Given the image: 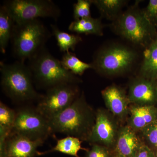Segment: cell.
<instances>
[{"label":"cell","mask_w":157,"mask_h":157,"mask_svg":"<svg viewBox=\"0 0 157 157\" xmlns=\"http://www.w3.org/2000/svg\"><path fill=\"white\" fill-rule=\"evenodd\" d=\"M156 157H157V152L156 153Z\"/></svg>","instance_id":"f546056e"},{"label":"cell","mask_w":157,"mask_h":157,"mask_svg":"<svg viewBox=\"0 0 157 157\" xmlns=\"http://www.w3.org/2000/svg\"><path fill=\"white\" fill-rule=\"evenodd\" d=\"M60 61L62 66L65 69L76 76H81L86 70L92 69L91 63H87L82 61L76 56L75 54L70 51L64 54Z\"/></svg>","instance_id":"7402d4cb"},{"label":"cell","mask_w":157,"mask_h":157,"mask_svg":"<svg viewBox=\"0 0 157 157\" xmlns=\"http://www.w3.org/2000/svg\"><path fill=\"white\" fill-rule=\"evenodd\" d=\"M106 147L100 144H93L90 149L87 151L85 157H112Z\"/></svg>","instance_id":"4316f807"},{"label":"cell","mask_w":157,"mask_h":157,"mask_svg":"<svg viewBox=\"0 0 157 157\" xmlns=\"http://www.w3.org/2000/svg\"><path fill=\"white\" fill-rule=\"evenodd\" d=\"M130 103L136 105H154L157 103V81L141 77L130 85Z\"/></svg>","instance_id":"7c38bea8"},{"label":"cell","mask_w":157,"mask_h":157,"mask_svg":"<svg viewBox=\"0 0 157 157\" xmlns=\"http://www.w3.org/2000/svg\"><path fill=\"white\" fill-rule=\"evenodd\" d=\"M95 120L96 114L82 94L69 107L48 121L52 133H62L87 140Z\"/></svg>","instance_id":"6da1fadb"},{"label":"cell","mask_w":157,"mask_h":157,"mask_svg":"<svg viewBox=\"0 0 157 157\" xmlns=\"http://www.w3.org/2000/svg\"><path fill=\"white\" fill-rule=\"evenodd\" d=\"M78 94L76 84L58 85L46 90L36 108L48 120L73 104L78 97Z\"/></svg>","instance_id":"9c48e42d"},{"label":"cell","mask_w":157,"mask_h":157,"mask_svg":"<svg viewBox=\"0 0 157 157\" xmlns=\"http://www.w3.org/2000/svg\"><path fill=\"white\" fill-rule=\"evenodd\" d=\"M82 141L79 138L73 136H67L64 138L57 139L56 146L50 150L45 152L39 153L38 155L52 152L57 151L64 154L78 157V152L83 148L81 146Z\"/></svg>","instance_id":"44dd1931"},{"label":"cell","mask_w":157,"mask_h":157,"mask_svg":"<svg viewBox=\"0 0 157 157\" xmlns=\"http://www.w3.org/2000/svg\"><path fill=\"white\" fill-rule=\"evenodd\" d=\"M142 131L144 138L146 142V145L157 152V120L144 128Z\"/></svg>","instance_id":"cb8c5ba5"},{"label":"cell","mask_w":157,"mask_h":157,"mask_svg":"<svg viewBox=\"0 0 157 157\" xmlns=\"http://www.w3.org/2000/svg\"><path fill=\"white\" fill-rule=\"evenodd\" d=\"M143 10L148 20L157 27V0H150Z\"/></svg>","instance_id":"484cf974"},{"label":"cell","mask_w":157,"mask_h":157,"mask_svg":"<svg viewBox=\"0 0 157 157\" xmlns=\"http://www.w3.org/2000/svg\"><path fill=\"white\" fill-rule=\"evenodd\" d=\"M16 111V117L11 133L32 140L44 141L52 134L48 120L36 108L25 107Z\"/></svg>","instance_id":"ba28073f"},{"label":"cell","mask_w":157,"mask_h":157,"mask_svg":"<svg viewBox=\"0 0 157 157\" xmlns=\"http://www.w3.org/2000/svg\"><path fill=\"white\" fill-rule=\"evenodd\" d=\"M135 157H156V155L152 150L145 144L140 147Z\"/></svg>","instance_id":"83f0119b"},{"label":"cell","mask_w":157,"mask_h":157,"mask_svg":"<svg viewBox=\"0 0 157 157\" xmlns=\"http://www.w3.org/2000/svg\"><path fill=\"white\" fill-rule=\"evenodd\" d=\"M101 94L106 106L113 115L120 117L126 115L130 101L121 89L113 85L102 90Z\"/></svg>","instance_id":"4fadbf2b"},{"label":"cell","mask_w":157,"mask_h":157,"mask_svg":"<svg viewBox=\"0 0 157 157\" xmlns=\"http://www.w3.org/2000/svg\"><path fill=\"white\" fill-rule=\"evenodd\" d=\"M6 7L14 23L49 17L57 20L61 15L58 6L51 0H9Z\"/></svg>","instance_id":"52a82bcc"},{"label":"cell","mask_w":157,"mask_h":157,"mask_svg":"<svg viewBox=\"0 0 157 157\" xmlns=\"http://www.w3.org/2000/svg\"><path fill=\"white\" fill-rule=\"evenodd\" d=\"M102 17L115 21L121 14V10L127 2L124 0H91Z\"/></svg>","instance_id":"d6986e66"},{"label":"cell","mask_w":157,"mask_h":157,"mask_svg":"<svg viewBox=\"0 0 157 157\" xmlns=\"http://www.w3.org/2000/svg\"><path fill=\"white\" fill-rule=\"evenodd\" d=\"M140 73L141 77L157 81V38L144 49Z\"/></svg>","instance_id":"2e32d148"},{"label":"cell","mask_w":157,"mask_h":157,"mask_svg":"<svg viewBox=\"0 0 157 157\" xmlns=\"http://www.w3.org/2000/svg\"><path fill=\"white\" fill-rule=\"evenodd\" d=\"M14 23L6 7L0 8V51L6 52L9 41H11Z\"/></svg>","instance_id":"ac0fdd59"},{"label":"cell","mask_w":157,"mask_h":157,"mask_svg":"<svg viewBox=\"0 0 157 157\" xmlns=\"http://www.w3.org/2000/svg\"><path fill=\"white\" fill-rule=\"evenodd\" d=\"M143 144L135 130L126 126L122 128L118 134L116 153L125 157H135Z\"/></svg>","instance_id":"5bb4252c"},{"label":"cell","mask_w":157,"mask_h":157,"mask_svg":"<svg viewBox=\"0 0 157 157\" xmlns=\"http://www.w3.org/2000/svg\"><path fill=\"white\" fill-rule=\"evenodd\" d=\"M112 27L119 36L144 49L157 38V27L137 5L121 13L113 22Z\"/></svg>","instance_id":"5b68a950"},{"label":"cell","mask_w":157,"mask_h":157,"mask_svg":"<svg viewBox=\"0 0 157 157\" xmlns=\"http://www.w3.org/2000/svg\"><path fill=\"white\" fill-rule=\"evenodd\" d=\"M137 54L132 48L114 44L102 47L95 54L91 64L97 73L107 76L128 72L135 63Z\"/></svg>","instance_id":"8992f818"},{"label":"cell","mask_w":157,"mask_h":157,"mask_svg":"<svg viewBox=\"0 0 157 157\" xmlns=\"http://www.w3.org/2000/svg\"><path fill=\"white\" fill-rule=\"evenodd\" d=\"M112 157H124L123 156L121 155H120L116 153V155L114 156H113Z\"/></svg>","instance_id":"f1b7e54d"},{"label":"cell","mask_w":157,"mask_h":157,"mask_svg":"<svg viewBox=\"0 0 157 157\" xmlns=\"http://www.w3.org/2000/svg\"><path fill=\"white\" fill-rule=\"evenodd\" d=\"M103 28L104 25L100 18L90 17L72 21L68 29L77 34L102 36Z\"/></svg>","instance_id":"e0dca14e"},{"label":"cell","mask_w":157,"mask_h":157,"mask_svg":"<svg viewBox=\"0 0 157 157\" xmlns=\"http://www.w3.org/2000/svg\"><path fill=\"white\" fill-rule=\"evenodd\" d=\"M130 111L128 126L135 131H141L157 120V107L154 105H135Z\"/></svg>","instance_id":"9a60e30c"},{"label":"cell","mask_w":157,"mask_h":157,"mask_svg":"<svg viewBox=\"0 0 157 157\" xmlns=\"http://www.w3.org/2000/svg\"><path fill=\"white\" fill-rule=\"evenodd\" d=\"M1 84L3 90L14 102L39 100L42 95L35 89L32 73L27 65L16 61L13 63L0 62Z\"/></svg>","instance_id":"277c9868"},{"label":"cell","mask_w":157,"mask_h":157,"mask_svg":"<svg viewBox=\"0 0 157 157\" xmlns=\"http://www.w3.org/2000/svg\"><path fill=\"white\" fill-rule=\"evenodd\" d=\"M44 142L11 133L0 150V157H35L39 153L37 149Z\"/></svg>","instance_id":"30bf717a"},{"label":"cell","mask_w":157,"mask_h":157,"mask_svg":"<svg viewBox=\"0 0 157 157\" xmlns=\"http://www.w3.org/2000/svg\"><path fill=\"white\" fill-rule=\"evenodd\" d=\"M52 36L39 19L14 23L11 40L13 56L25 63L45 47Z\"/></svg>","instance_id":"7a4b0ae2"},{"label":"cell","mask_w":157,"mask_h":157,"mask_svg":"<svg viewBox=\"0 0 157 157\" xmlns=\"http://www.w3.org/2000/svg\"><path fill=\"white\" fill-rule=\"evenodd\" d=\"M16 111L0 102V136L8 137L11 134L16 117Z\"/></svg>","instance_id":"603a6c76"},{"label":"cell","mask_w":157,"mask_h":157,"mask_svg":"<svg viewBox=\"0 0 157 157\" xmlns=\"http://www.w3.org/2000/svg\"><path fill=\"white\" fill-rule=\"evenodd\" d=\"M34 83L38 87L48 88L63 83L76 84L80 78L62 66L60 60L54 57L45 47L28 60Z\"/></svg>","instance_id":"3957f363"},{"label":"cell","mask_w":157,"mask_h":157,"mask_svg":"<svg viewBox=\"0 0 157 157\" xmlns=\"http://www.w3.org/2000/svg\"><path fill=\"white\" fill-rule=\"evenodd\" d=\"M91 0H78L73 6V16L74 21L91 17L90 6Z\"/></svg>","instance_id":"d4e9b609"},{"label":"cell","mask_w":157,"mask_h":157,"mask_svg":"<svg viewBox=\"0 0 157 157\" xmlns=\"http://www.w3.org/2000/svg\"><path fill=\"white\" fill-rule=\"evenodd\" d=\"M52 36L56 39L58 46L60 51L67 52L70 50L74 51L76 45L82 41L78 35L70 34L62 31L56 25H50Z\"/></svg>","instance_id":"ffe728a7"},{"label":"cell","mask_w":157,"mask_h":157,"mask_svg":"<svg viewBox=\"0 0 157 157\" xmlns=\"http://www.w3.org/2000/svg\"><path fill=\"white\" fill-rule=\"evenodd\" d=\"M117 128L114 122L102 109H99L96 113L94 125L87 141L95 144L110 146L116 140Z\"/></svg>","instance_id":"8fae6325"}]
</instances>
